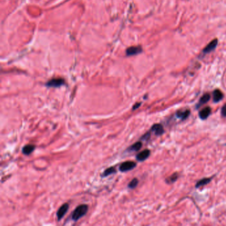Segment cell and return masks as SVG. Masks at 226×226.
<instances>
[{"mask_svg": "<svg viewBox=\"0 0 226 226\" xmlns=\"http://www.w3.org/2000/svg\"><path fill=\"white\" fill-rule=\"evenodd\" d=\"M142 52V48L141 47H131L126 50V54L127 56L136 55Z\"/></svg>", "mask_w": 226, "mask_h": 226, "instance_id": "9", "label": "cell"}, {"mask_svg": "<svg viewBox=\"0 0 226 226\" xmlns=\"http://www.w3.org/2000/svg\"><path fill=\"white\" fill-rule=\"evenodd\" d=\"M211 111H212V110H211L210 107H204L203 110H202L199 112L200 118L202 120L206 119L208 117L210 116L211 114Z\"/></svg>", "mask_w": 226, "mask_h": 226, "instance_id": "8", "label": "cell"}, {"mask_svg": "<svg viewBox=\"0 0 226 226\" xmlns=\"http://www.w3.org/2000/svg\"><path fill=\"white\" fill-rule=\"evenodd\" d=\"M190 114V111L189 110H186L185 111L179 110L177 112V114H176L177 118L182 120L186 119L188 117H189Z\"/></svg>", "mask_w": 226, "mask_h": 226, "instance_id": "11", "label": "cell"}, {"mask_svg": "<svg viewBox=\"0 0 226 226\" xmlns=\"http://www.w3.org/2000/svg\"><path fill=\"white\" fill-rule=\"evenodd\" d=\"M68 208H69L68 204L65 203L62 205L56 212V216H57L58 220H60L62 217L65 216L67 212H68Z\"/></svg>", "mask_w": 226, "mask_h": 226, "instance_id": "4", "label": "cell"}, {"mask_svg": "<svg viewBox=\"0 0 226 226\" xmlns=\"http://www.w3.org/2000/svg\"><path fill=\"white\" fill-rule=\"evenodd\" d=\"M142 145H143L142 142L138 141L137 143H134L133 145L129 146V148L127 150L129 151H138V150H140L141 148L142 147Z\"/></svg>", "mask_w": 226, "mask_h": 226, "instance_id": "14", "label": "cell"}, {"mask_svg": "<svg viewBox=\"0 0 226 226\" xmlns=\"http://www.w3.org/2000/svg\"><path fill=\"white\" fill-rule=\"evenodd\" d=\"M150 150L149 149H145L137 154L136 157L137 160L139 162H143L145 161L146 158H148V157L150 156Z\"/></svg>", "mask_w": 226, "mask_h": 226, "instance_id": "7", "label": "cell"}, {"mask_svg": "<svg viewBox=\"0 0 226 226\" xmlns=\"http://www.w3.org/2000/svg\"><path fill=\"white\" fill-rule=\"evenodd\" d=\"M64 84V80L62 78H53L46 84V86L50 88H58Z\"/></svg>", "mask_w": 226, "mask_h": 226, "instance_id": "3", "label": "cell"}, {"mask_svg": "<svg viewBox=\"0 0 226 226\" xmlns=\"http://www.w3.org/2000/svg\"><path fill=\"white\" fill-rule=\"evenodd\" d=\"M178 174L177 173H174L173 175H171L170 177H169L168 178H167L166 180V182L167 183H169V184L173 183L174 182H175L178 179Z\"/></svg>", "mask_w": 226, "mask_h": 226, "instance_id": "17", "label": "cell"}, {"mask_svg": "<svg viewBox=\"0 0 226 226\" xmlns=\"http://www.w3.org/2000/svg\"><path fill=\"white\" fill-rule=\"evenodd\" d=\"M217 45V39H213L203 50V53L208 54L214 51Z\"/></svg>", "mask_w": 226, "mask_h": 226, "instance_id": "5", "label": "cell"}, {"mask_svg": "<svg viewBox=\"0 0 226 226\" xmlns=\"http://www.w3.org/2000/svg\"><path fill=\"white\" fill-rule=\"evenodd\" d=\"M150 137V131L149 132H147L146 133H145V135L141 137V139L142 140H145V141H147L149 138Z\"/></svg>", "mask_w": 226, "mask_h": 226, "instance_id": "19", "label": "cell"}, {"mask_svg": "<svg viewBox=\"0 0 226 226\" xmlns=\"http://www.w3.org/2000/svg\"><path fill=\"white\" fill-rule=\"evenodd\" d=\"M141 103H136L135 104V105H134L133 106V110H137V108H139L140 106H141Z\"/></svg>", "mask_w": 226, "mask_h": 226, "instance_id": "21", "label": "cell"}, {"mask_svg": "<svg viewBox=\"0 0 226 226\" xmlns=\"http://www.w3.org/2000/svg\"><path fill=\"white\" fill-rule=\"evenodd\" d=\"M35 145L30 144L27 145L23 146V148L22 149V153L23 154H25V155H29V154L33 152V150H35Z\"/></svg>", "mask_w": 226, "mask_h": 226, "instance_id": "13", "label": "cell"}, {"mask_svg": "<svg viewBox=\"0 0 226 226\" xmlns=\"http://www.w3.org/2000/svg\"><path fill=\"white\" fill-rule=\"evenodd\" d=\"M136 166L137 164L135 162L130 161H125L119 166V170L122 173H125L133 169Z\"/></svg>", "mask_w": 226, "mask_h": 226, "instance_id": "2", "label": "cell"}, {"mask_svg": "<svg viewBox=\"0 0 226 226\" xmlns=\"http://www.w3.org/2000/svg\"><path fill=\"white\" fill-rule=\"evenodd\" d=\"M224 98V94L220 90H216L213 92V101L214 103H218Z\"/></svg>", "mask_w": 226, "mask_h": 226, "instance_id": "10", "label": "cell"}, {"mask_svg": "<svg viewBox=\"0 0 226 226\" xmlns=\"http://www.w3.org/2000/svg\"><path fill=\"white\" fill-rule=\"evenodd\" d=\"M212 181L211 178H205L202 180H200L196 185V188H200L201 186H203L204 185H206L209 182H210Z\"/></svg>", "mask_w": 226, "mask_h": 226, "instance_id": "15", "label": "cell"}, {"mask_svg": "<svg viewBox=\"0 0 226 226\" xmlns=\"http://www.w3.org/2000/svg\"><path fill=\"white\" fill-rule=\"evenodd\" d=\"M88 210V206L86 204H82L78 206L72 214V220L74 221H78L81 217L84 216Z\"/></svg>", "mask_w": 226, "mask_h": 226, "instance_id": "1", "label": "cell"}, {"mask_svg": "<svg viewBox=\"0 0 226 226\" xmlns=\"http://www.w3.org/2000/svg\"><path fill=\"white\" fill-rule=\"evenodd\" d=\"M116 173V170L114 168V167H110V168L107 169L106 170H105L103 171V173L102 175V177H107L109 175H111L112 174H114Z\"/></svg>", "mask_w": 226, "mask_h": 226, "instance_id": "16", "label": "cell"}, {"mask_svg": "<svg viewBox=\"0 0 226 226\" xmlns=\"http://www.w3.org/2000/svg\"><path fill=\"white\" fill-rule=\"evenodd\" d=\"M221 114L223 117H226V103L222 107H221Z\"/></svg>", "mask_w": 226, "mask_h": 226, "instance_id": "20", "label": "cell"}, {"mask_svg": "<svg viewBox=\"0 0 226 226\" xmlns=\"http://www.w3.org/2000/svg\"><path fill=\"white\" fill-rule=\"evenodd\" d=\"M150 131H153L157 136L162 135L165 132L164 128L161 124H154L152 127L150 128Z\"/></svg>", "mask_w": 226, "mask_h": 226, "instance_id": "6", "label": "cell"}, {"mask_svg": "<svg viewBox=\"0 0 226 226\" xmlns=\"http://www.w3.org/2000/svg\"><path fill=\"white\" fill-rule=\"evenodd\" d=\"M210 99V94L207 93V94H205L204 95H203L202 97H201V98L200 99L199 102L197 103V105H196V109H198L202 105H204V104L208 102V101Z\"/></svg>", "mask_w": 226, "mask_h": 226, "instance_id": "12", "label": "cell"}, {"mask_svg": "<svg viewBox=\"0 0 226 226\" xmlns=\"http://www.w3.org/2000/svg\"><path fill=\"white\" fill-rule=\"evenodd\" d=\"M138 183H139V181H138V179L136 178H133L132 181L129 183L128 188H131V189H134V188H136L137 186L138 185Z\"/></svg>", "mask_w": 226, "mask_h": 226, "instance_id": "18", "label": "cell"}]
</instances>
